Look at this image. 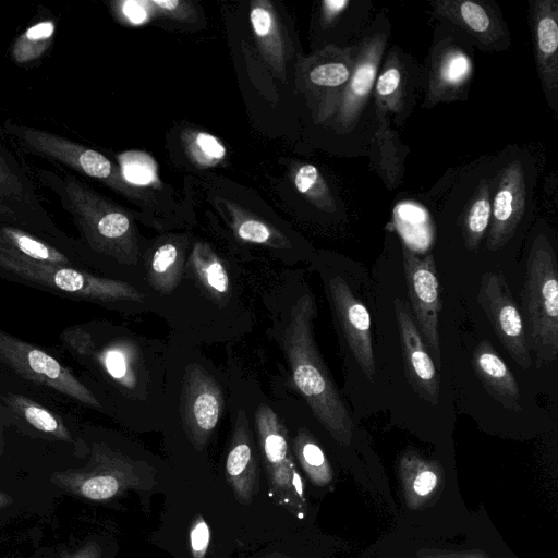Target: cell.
I'll list each match as a JSON object with an SVG mask.
<instances>
[{
  "label": "cell",
  "mask_w": 558,
  "mask_h": 558,
  "mask_svg": "<svg viewBox=\"0 0 558 558\" xmlns=\"http://www.w3.org/2000/svg\"><path fill=\"white\" fill-rule=\"evenodd\" d=\"M350 4L348 0H325L322 2L323 20L327 23L338 17Z\"/></svg>",
  "instance_id": "60d3db41"
},
{
  "label": "cell",
  "mask_w": 558,
  "mask_h": 558,
  "mask_svg": "<svg viewBox=\"0 0 558 558\" xmlns=\"http://www.w3.org/2000/svg\"><path fill=\"white\" fill-rule=\"evenodd\" d=\"M191 267L197 280L214 298L221 299L229 293L230 279L221 259L205 243H195L191 253Z\"/></svg>",
  "instance_id": "cb8c5ba5"
},
{
  "label": "cell",
  "mask_w": 558,
  "mask_h": 558,
  "mask_svg": "<svg viewBox=\"0 0 558 558\" xmlns=\"http://www.w3.org/2000/svg\"><path fill=\"white\" fill-rule=\"evenodd\" d=\"M405 85L401 62L390 53L381 73L375 81V96L378 109L400 113L404 105Z\"/></svg>",
  "instance_id": "4316f807"
},
{
  "label": "cell",
  "mask_w": 558,
  "mask_h": 558,
  "mask_svg": "<svg viewBox=\"0 0 558 558\" xmlns=\"http://www.w3.org/2000/svg\"><path fill=\"white\" fill-rule=\"evenodd\" d=\"M437 16L460 27L486 50H502L510 40L494 9L485 1L440 0L432 2Z\"/></svg>",
  "instance_id": "9a60e30c"
},
{
  "label": "cell",
  "mask_w": 558,
  "mask_h": 558,
  "mask_svg": "<svg viewBox=\"0 0 558 558\" xmlns=\"http://www.w3.org/2000/svg\"><path fill=\"white\" fill-rule=\"evenodd\" d=\"M225 476L236 500L253 501L259 490V465L246 414H236L231 441L225 461Z\"/></svg>",
  "instance_id": "d6986e66"
},
{
  "label": "cell",
  "mask_w": 558,
  "mask_h": 558,
  "mask_svg": "<svg viewBox=\"0 0 558 558\" xmlns=\"http://www.w3.org/2000/svg\"><path fill=\"white\" fill-rule=\"evenodd\" d=\"M471 75L470 57L454 44H441L432 56L425 105L456 99Z\"/></svg>",
  "instance_id": "ffe728a7"
},
{
  "label": "cell",
  "mask_w": 558,
  "mask_h": 558,
  "mask_svg": "<svg viewBox=\"0 0 558 558\" xmlns=\"http://www.w3.org/2000/svg\"><path fill=\"white\" fill-rule=\"evenodd\" d=\"M155 15L187 20L191 14L189 2L181 0H149Z\"/></svg>",
  "instance_id": "f35d334b"
},
{
  "label": "cell",
  "mask_w": 558,
  "mask_h": 558,
  "mask_svg": "<svg viewBox=\"0 0 558 558\" xmlns=\"http://www.w3.org/2000/svg\"><path fill=\"white\" fill-rule=\"evenodd\" d=\"M183 142L189 158L198 167H215L226 158V146L210 133L203 131L189 132L185 134Z\"/></svg>",
  "instance_id": "836d02e7"
},
{
  "label": "cell",
  "mask_w": 558,
  "mask_h": 558,
  "mask_svg": "<svg viewBox=\"0 0 558 558\" xmlns=\"http://www.w3.org/2000/svg\"><path fill=\"white\" fill-rule=\"evenodd\" d=\"M526 185L519 161L510 162L501 172L492 205V222L486 248L498 251L513 236L525 210Z\"/></svg>",
  "instance_id": "2e32d148"
},
{
  "label": "cell",
  "mask_w": 558,
  "mask_h": 558,
  "mask_svg": "<svg viewBox=\"0 0 558 558\" xmlns=\"http://www.w3.org/2000/svg\"><path fill=\"white\" fill-rule=\"evenodd\" d=\"M0 361L25 379L54 389L88 407L100 408L96 396L58 360L2 330Z\"/></svg>",
  "instance_id": "52a82bcc"
},
{
  "label": "cell",
  "mask_w": 558,
  "mask_h": 558,
  "mask_svg": "<svg viewBox=\"0 0 558 558\" xmlns=\"http://www.w3.org/2000/svg\"><path fill=\"white\" fill-rule=\"evenodd\" d=\"M328 294L350 351L364 375L373 379L376 364L367 307L353 294L342 277L329 279Z\"/></svg>",
  "instance_id": "4fadbf2b"
},
{
  "label": "cell",
  "mask_w": 558,
  "mask_h": 558,
  "mask_svg": "<svg viewBox=\"0 0 558 558\" xmlns=\"http://www.w3.org/2000/svg\"><path fill=\"white\" fill-rule=\"evenodd\" d=\"M0 225L51 228L35 186L9 150L0 143Z\"/></svg>",
  "instance_id": "8fae6325"
},
{
  "label": "cell",
  "mask_w": 558,
  "mask_h": 558,
  "mask_svg": "<svg viewBox=\"0 0 558 558\" xmlns=\"http://www.w3.org/2000/svg\"><path fill=\"white\" fill-rule=\"evenodd\" d=\"M316 314L312 294L300 295L278 324L280 345L293 384L315 417L332 437L347 442L352 436L353 421L316 347L313 332Z\"/></svg>",
  "instance_id": "6da1fadb"
},
{
  "label": "cell",
  "mask_w": 558,
  "mask_h": 558,
  "mask_svg": "<svg viewBox=\"0 0 558 558\" xmlns=\"http://www.w3.org/2000/svg\"><path fill=\"white\" fill-rule=\"evenodd\" d=\"M106 372L118 383L132 387V355L123 345H111L98 355Z\"/></svg>",
  "instance_id": "e575fe53"
},
{
  "label": "cell",
  "mask_w": 558,
  "mask_h": 558,
  "mask_svg": "<svg viewBox=\"0 0 558 558\" xmlns=\"http://www.w3.org/2000/svg\"><path fill=\"white\" fill-rule=\"evenodd\" d=\"M385 46V33H376L362 43L338 105V122L342 129L355 125L374 87Z\"/></svg>",
  "instance_id": "ac0fdd59"
},
{
  "label": "cell",
  "mask_w": 558,
  "mask_h": 558,
  "mask_svg": "<svg viewBox=\"0 0 558 558\" xmlns=\"http://www.w3.org/2000/svg\"><path fill=\"white\" fill-rule=\"evenodd\" d=\"M393 310L408 383L420 398L436 405L439 400L440 377L435 363L404 300L395 298Z\"/></svg>",
  "instance_id": "7c38bea8"
},
{
  "label": "cell",
  "mask_w": 558,
  "mask_h": 558,
  "mask_svg": "<svg viewBox=\"0 0 558 558\" xmlns=\"http://www.w3.org/2000/svg\"><path fill=\"white\" fill-rule=\"evenodd\" d=\"M264 558H290V557H288L286 555H281V554H271V555H269L267 557H264Z\"/></svg>",
  "instance_id": "ee69618b"
},
{
  "label": "cell",
  "mask_w": 558,
  "mask_h": 558,
  "mask_svg": "<svg viewBox=\"0 0 558 558\" xmlns=\"http://www.w3.org/2000/svg\"><path fill=\"white\" fill-rule=\"evenodd\" d=\"M437 484V476L432 470H423L414 480V490L421 495L429 494Z\"/></svg>",
  "instance_id": "ab89813d"
},
{
  "label": "cell",
  "mask_w": 558,
  "mask_h": 558,
  "mask_svg": "<svg viewBox=\"0 0 558 558\" xmlns=\"http://www.w3.org/2000/svg\"><path fill=\"white\" fill-rule=\"evenodd\" d=\"M489 189L482 184L474 194L463 219L462 233L468 250L476 251L490 221Z\"/></svg>",
  "instance_id": "f1b7e54d"
},
{
  "label": "cell",
  "mask_w": 558,
  "mask_h": 558,
  "mask_svg": "<svg viewBox=\"0 0 558 558\" xmlns=\"http://www.w3.org/2000/svg\"><path fill=\"white\" fill-rule=\"evenodd\" d=\"M121 173L128 183L150 185L156 179V167L146 154L132 151L121 157Z\"/></svg>",
  "instance_id": "d590c367"
},
{
  "label": "cell",
  "mask_w": 558,
  "mask_h": 558,
  "mask_svg": "<svg viewBox=\"0 0 558 558\" xmlns=\"http://www.w3.org/2000/svg\"><path fill=\"white\" fill-rule=\"evenodd\" d=\"M232 218L231 226L235 234L242 241L267 245L270 247H283L284 238L265 221L243 211L238 206L226 203Z\"/></svg>",
  "instance_id": "83f0119b"
},
{
  "label": "cell",
  "mask_w": 558,
  "mask_h": 558,
  "mask_svg": "<svg viewBox=\"0 0 558 558\" xmlns=\"http://www.w3.org/2000/svg\"><path fill=\"white\" fill-rule=\"evenodd\" d=\"M2 448H3V436H2L1 425H0V453L2 451Z\"/></svg>",
  "instance_id": "f6af8a7d"
},
{
  "label": "cell",
  "mask_w": 558,
  "mask_h": 558,
  "mask_svg": "<svg viewBox=\"0 0 558 558\" xmlns=\"http://www.w3.org/2000/svg\"><path fill=\"white\" fill-rule=\"evenodd\" d=\"M522 311L535 366L551 364L558 355V268L556 253L543 234L534 239L529 252Z\"/></svg>",
  "instance_id": "3957f363"
},
{
  "label": "cell",
  "mask_w": 558,
  "mask_h": 558,
  "mask_svg": "<svg viewBox=\"0 0 558 558\" xmlns=\"http://www.w3.org/2000/svg\"><path fill=\"white\" fill-rule=\"evenodd\" d=\"M63 207L71 214L88 246L123 264L136 262L138 246L135 227L121 207L71 174L58 177L41 171Z\"/></svg>",
  "instance_id": "7a4b0ae2"
},
{
  "label": "cell",
  "mask_w": 558,
  "mask_h": 558,
  "mask_svg": "<svg viewBox=\"0 0 558 558\" xmlns=\"http://www.w3.org/2000/svg\"><path fill=\"white\" fill-rule=\"evenodd\" d=\"M63 484H72L74 492L90 500H108L130 489L151 486V473L143 463L94 444L88 465L82 470L64 472Z\"/></svg>",
  "instance_id": "8992f818"
},
{
  "label": "cell",
  "mask_w": 558,
  "mask_h": 558,
  "mask_svg": "<svg viewBox=\"0 0 558 558\" xmlns=\"http://www.w3.org/2000/svg\"><path fill=\"white\" fill-rule=\"evenodd\" d=\"M4 130L27 151L100 181L128 197L140 198L120 169L99 151L36 128L7 122Z\"/></svg>",
  "instance_id": "5b68a950"
},
{
  "label": "cell",
  "mask_w": 558,
  "mask_h": 558,
  "mask_svg": "<svg viewBox=\"0 0 558 558\" xmlns=\"http://www.w3.org/2000/svg\"><path fill=\"white\" fill-rule=\"evenodd\" d=\"M402 264L411 313L439 371L441 351L438 320L441 301L435 259L432 254L418 256L403 244Z\"/></svg>",
  "instance_id": "ba28073f"
},
{
  "label": "cell",
  "mask_w": 558,
  "mask_h": 558,
  "mask_svg": "<svg viewBox=\"0 0 558 558\" xmlns=\"http://www.w3.org/2000/svg\"><path fill=\"white\" fill-rule=\"evenodd\" d=\"M354 58L350 52L340 51L333 60L313 66L308 72L310 82L318 87L338 89L342 94L353 69Z\"/></svg>",
  "instance_id": "d6a6232c"
},
{
  "label": "cell",
  "mask_w": 558,
  "mask_h": 558,
  "mask_svg": "<svg viewBox=\"0 0 558 558\" xmlns=\"http://www.w3.org/2000/svg\"><path fill=\"white\" fill-rule=\"evenodd\" d=\"M99 557V548L97 546H92L84 550L83 556L80 558H98Z\"/></svg>",
  "instance_id": "7bdbcfd3"
},
{
  "label": "cell",
  "mask_w": 558,
  "mask_h": 558,
  "mask_svg": "<svg viewBox=\"0 0 558 558\" xmlns=\"http://www.w3.org/2000/svg\"><path fill=\"white\" fill-rule=\"evenodd\" d=\"M295 189L318 208L332 211L336 209L330 190L319 170L311 163H301L293 173Z\"/></svg>",
  "instance_id": "1f68e13d"
},
{
  "label": "cell",
  "mask_w": 558,
  "mask_h": 558,
  "mask_svg": "<svg viewBox=\"0 0 558 558\" xmlns=\"http://www.w3.org/2000/svg\"><path fill=\"white\" fill-rule=\"evenodd\" d=\"M292 485H293L294 492H295L296 496L299 497V499L302 502H305L302 480H301L295 468L292 472Z\"/></svg>",
  "instance_id": "b9f144b4"
},
{
  "label": "cell",
  "mask_w": 558,
  "mask_h": 558,
  "mask_svg": "<svg viewBox=\"0 0 558 558\" xmlns=\"http://www.w3.org/2000/svg\"><path fill=\"white\" fill-rule=\"evenodd\" d=\"M255 427L271 497L290 513L302 519L305 502L299 499L292 485L295 465L283 425L269 405L260 404L255 412Z\"/></svg>",
  "instance_id": "9c48e42d"
},
{
  "label": "cell",
  "mask_w": 558,
  "mask_h": 558,
  "mask_svg": "<svg viewBox=\"0 0 558 558\" xmlns=\"http://www.w3.org/2000/svg\"><path fill=\"white\" fill-rule=\"evenodd\" d=\"M223 408L218 385L201 368L191 371L184 386L183 415L187 436L202 450L215 430Z\"/></svg>",
  "instance_id": "5bb4252c"
},
{
  "label": "cell",
  "mask_w": 558,
  "mask_h": 558,
  "mask_svg": "<svg viewBox=\"0 0 558 558\" xmlns=\"http://www.w3.org/2000/svg\"><path fill=\"white\" fill-rule=\"evenodd\" d=\"M0 245L15 254L53 265H69L70 260L54 246L37 239L21 228L0 225Z\"/></svg>",
  "instance_id": "603a6c76"
},
{
  "label": "cell",
  "mask_w": 558,
  "mask_h": 558,
  "mask_svg": "<svg viewBox=\"0 0 558 558\" xmlns=\"http://www.w3.org/2000/svg\"><path fill=\"white\" fill-rule=\"evenodd\" d=\"M293 451L313 482L325 484L330 478V470L325 453L306 430H299L293 438Z\"/></svg>",
  "instance_id": "f546056e"
},
{
  "label": "cell",
  "mask_w": 558,
  "mask_h": 558,
  "mask_svg": "<svg viewBox=\"0 0 558 558\" xmlns=\"http://www.w3.org/2000/svg\"><path fill=\"white\" fill-rule=\"evenodd\" d=\"M250 22L257 44L270 66L280 75L286 70L284 45L277 15L267 1H255Z\"/></svg>",
  "instance_id": "7402d4cb"
},
{
  "label": "cell",
  "mask_w": 558,
  "mask_h": 558,
  "mask_svg": "<svg viewBox=\"0 0 558 558\" xmlns=\"http://www.w3.org/2000/svg\"><path fill=\"white\" fill-rule=\"evenodd\" d=\"M210 542V531L207 522L196 517L191 525L189 534L190 549L193 558H205Z\"/></svg>",
  "instance_id": "8d00e7d4"
},
{
  "label": "cell",
  "mask_w": 558,
  "mask_h": 558,
  "mask_svg": "<svg viewBox=\"0 0 558 558\" xmlns=\"http://www.w3.org/2000/svg\"><path fill=\"white\" fill-rule=\"evenodd\" d=\"M477 302L510 357L521 368H530L533 362L523 317L501 272L488 270L482 275Z\"/></svg>",
  "instance_id": "30bf717a"
},
{
  "label": "cell",
  "mask_w": 558,
  "mask_h": 558,
  "mask_svg": "<svg viewBox=\"0 0 558 558\" xmlns=\"http://www.w3.org/2000/svg\"><path fill=\"white\" fill-rule=\"evenodd\" d=\"M53 34L52 21H43L27 28L12 47L14 61L22 64L38 59L50 47Z\"/></svg>",
  "instance_id": "4dcf8cb0"
},
{
  "label": "cell",
  "mask_w": 558,
  "mask_h": 558,
  "mask_svg": "<svg viewBox=\"0 0 558 558\" xmlns=\"http://www.w3.org/2000/svg\"><path fill=\"white\" fill-rule=\"evenodd\" d=\"M116 4L120 15L133 25L143 24L155 16L149 0H130Z\"/></svg>",
  "instance_id": "74e56055"
},
{
  "label": "cell",
  "mask_w": 558,
  "mask_h": 558,
  "mask_svg": "<svg viewBox=\"0 0 558 558\" xmlns=\"http://www.w3.org/2000/svg\"><path fill=\"white\" fill-rule=\"evenodd\" d=\"M472 366L487 393L508 410L521 411L520 390L514 375L487 340L472 353Z\"/></svg>",
  "instance_id": "44dd1931"
},
{
  "label": "cell",
  "mask_w": 558,
  "mask_h": 558,
  "mask_svg": "<svg viewBox=\"0 0 558 558\" xmlns=\"http://www.w3.org/2000/svg\"><path fill=\"white\" fill-rule=\"evenodd\" d=\"M534 56L543 90L557 111L558 95V1L530 2Z\"/></svg>",
  "instance_id": "e0dca14e"
},
{
  "label": "cell",
  "mask_w": 558,
  "mask_h": 558,
  "mask_svg": "<svg viewBox=\"0 0 558 558\" xmlns=\"http://www.w3.org/2000/svg\"><path fill=\"white\" fill-rule=\"evenodd\" d=\"M5 400L12 411L32 427L61 440H71L62 420L45 407L19 393H9Z\"/></svg>",
  "instance_id": "d4e9b609"
},
{
  "label": "cell",
  "mask_w": 558,
  "mask_h": 558,
  "mask_svg": "<svg viewBox=\"0 0 558 558\" xmlns=\"http://www.w3.org/2000/svg\"><path fill=\"white\" fill-rule=\"evenodd\" d=\"M0 268L43 287L71 295L101 301L141 302L143 294L132 284L74 269L33 260L0 245Z\"/></svg>",
  "instance_id": "277c9868"
},
{
  "label": "cell",
  "mask_w": 558,
  "mask_h": 558,
  "mask_svg": "<svg viewBox=\"0 0 558 558\" xmlns=\"http://www.w3.org/2000/svg\"><path fill=\"white\" fill-rule=\"evenodd\" d=\"M182 268L180 247L173 242L160 244L148 265L150 284L160 292H170L179 282Z\"/></svg>",
  "instance_id": "484cf974"
}]
</instances>
